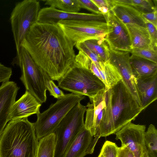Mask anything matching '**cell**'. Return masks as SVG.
Masks as SVG:
<instances>
[{"mask_svg":"<svg viewBox=\"0 0 157 157\" xmlns=\"http://www.w3.org/2000/svg\"><path fill=\"white\" fill-rule=\"evenodd\" d=\"M136 81L143 111L157 99V73Z\"/></svg>","mask_w":157,"mask_h":157,"instance_id":"18","label":"cell"},{"mask_svg":"<svg viewBox=\"0 0 157 157\" xmlns=\"http://www.w3.org/2000/svg\"><path fill=\"white\" fill-rule=\"evenodd\" d=\"M38 142L28 118L10 121L0 137V157H36Z\"/></svg>","mask_w":157,"mask_h":157,"instance_id":"3","label":"cell"},{"mask_svg":"<svg viewBox=\"0 0 157 157\" xmlns=\"http://www.w3.org/2000/svg\"><path fill=\"white\" fill-rule=\"evenodd\" d=\"M103 15L111 10L114 4L112 0H91Z\"/></svg>","mask_w":157,"mask_h":157,"instance_id":"32","label":"cell"},{"mask_svg":"<svg viewBox=\"0 0 157 157\" xmlns=\"http://www.w3.org/2000/svg\"><path fill=\"white\" fill-rule=\"evenodd\" d=\"M141 15L144 21L150 23L157 28V9L150 13H142Z\"/></svg>","mask_w":157,"mask_h":157,"instance_id":"36","label":"cell"},{"mask_svg":"<svg viewBox=\"0 0 157 157\" xmlns=\"http://www.w3.org/2000/svg\"><path fill=\"white\" fill-rule=\"evenodd\" d=\"M86 107L79 102L65 115L54 133L56 144L54 157H63L68 148L85 127Z\"/></svg>","mask_w":157,"mask_h":157,"instance_id":"7","label":"cell"},{"mask_svg":"<svg viewBox=\"0 0 157 157\" xmlns=\"http://www.w3.org/2000/svg\"><path fill=\"white\" fill-rule=\"evenodd\" d=\"M85 98L72 93L65 94L43 112L37 114L34 125L38 141L54 133L61 121L67 113L78 103Z\"/></svg>","mask_w":157,"mask_h":157,"instance_id":"5","label":"cell"},{"mask_svg":"<svg viewBox=\"0 0 157 157\" xmlns=\"http://www.w3.org/2000/svg\"><path fill=\"white\" fill-rule=\"evenodd\" d=\"M145 129V125L131 122L115 133V139L126 146L135 157H148L144 142Z\"/></svg>","mask_w":157,"mask_h":157,"instance_id":"11","label":"cell"},{"mask_svg":"<svg viewBox=\"0 0 157 157\" xmlns=\"http://www.w3.org/2000/svg\"><path fill=\"white\" fill-rule=\"evenodd\" d=\"M47 90H48L50 95L58 99L63 98L65 95L63 92L60 90L51 79L48 80L46 85Z\"/></svg>","mask_w":157,"mask_h":157,"instance_id":"33","label":"cell"},{"mask_svg":"<svg viewBox=\"0 0 157 157\" xmlns=\"http://www.w3.org/2000/svg\"><path fill=\"white\" fill-rule=\"evenodd\" d=\"M144 21L150 36L151 47L157 50V28L150 23L146 21Z\"/></svg>","mask_w":157,"mask_h":157,"instance_id":"30","label":"cell"},{"mask_svg":"<svg viewBox=\"0 0 157 157\" xmlns=\"http://www.w3.org/2000/svg\"><path fill=\"white\" fill-rule=\"evenodd\" d=\"M113 3L111 10L125 25L134 24L146 27L141 13L136 9L130 6Z\"/></svg>","mask_w":157,"mask_h":157,"instance_id":"19","label":"cell"},{"mask_svg":"<svg viewBox=\"0 0 157 157\" xmlns=\"http://www.w3.org/2000/svg\"><path fill=\"white\" fill-rule=\"evenodd\" d=\"M99 71L106 91L122 80V76L116 67L109 61L100 62L96 64Z\"/></svg>","mask_w":157,"mask_h":157,"instance_id":"22","label":"cell"},{"mask_svg":"<svg viewBox=\"0 0 157 157\" xmlns=\"http://www.w3.org/2000/svg\"><path fill=\"white\" fill-rule=\"evenodd\" d=\"M130 62L136 79L151 76L157 73V63L139 57L132 55Z\"/></svg>","mask_w":157,"mask_h":157,"instance_id":"21","label":"cell"},{"mask_svg":"<svg viewBox=\"0 0 157 157\" xmlns=\"http://www.w3.org/2000/svg\"><path fill=\"white\" fill-rule=\"evenodd\" d=\"M100 137L98 133L94 136H92L89 131L84 127L71 143L63 157H84L92 154Z\"/></svg>","mask_w":157,"mask_h":157,"instance_id":"14","label":"cell"},{"mask_svg":"<svg viewBox=\"0 0 157 157\" xmlns=\"http://www.w3.org/2000/svg\"><path fill=\"white\" fill-rule=\"evenodd\" d=\"M105 90H103L90 100L86 106V109L85 127L89 131L91 135L94 136L98 132L96 121L98 116L105 107Z\"/></svg>","mask_w":157,"mask_h":157,"instance_id":"17","label":"cell"},{"mask_svg":"<svg viewBox=\"0 0 157 157\" xmlns=\"http://www.w3.org/2000/svg\"><path fill=\"white\" fill-rule=\"evenodd\" d=\"M45 1V5L66 12L78 13L81 8L78 0H48Z\"/></svg>","mask_w":157,"mask_h":157,"instance_id":"27","label":"cell"},{"mask_svg":"<svg viewBox=\"0 0 157 157\" xmlns=\"http://www.w3.org/2000/svg\"><path fill=\"white\" fill-rule=\"evenodd\" d=\"M125 25L130 37L132 49L151 48L150 37L146 27L134 24Z\"/></svg>","mask_w":157,"mask_h":157,"instance_id":"20","label":"cell"},{"mask_svg":"<svg viewBox=\"0 0 157 157\" xmlns=\"http://www.w3.org/2000/svg\"><path fill=\"white\" fill-rule=\"evenodd\" d=\"M69 20H97L105 21V16L102 14L70 13L49 6L40 9L37 22L57 24L60 21Z\"/></svg>","mask_w":157,"mask_h":157,"instance_id":"13","label":"cell"},{"mask_svg":"<svg viewBox=\"0 0 157 157\" xmlns=\"http://www.w3.org/2000/svg\"><path fill=\"white\" fill-rule=\"evenodd\" d=\"M19 89L17 84L12 81L3 82L0 86V137L9 121L11 108Z\"/></svg>","mask_w":157,"mask_h":157,"instance_id":"15","label":"cell"},{"mask_svg":"<svg viewBox=\"0 0 157 157\" xmlns=\"http://www.w3.org/2000/svg\"><path fill=\"white\" fill-rule=\"evenodd\" d=\"M82 43L89 49L97 54L103 62L109 60V48L105 40L92 39Z\"/></svg>","mask_w":157,"mask_h":157,"instance_id":"24","label":"cell"},{"mask_svg":"<svg viewBox=\"0 0 157 157\" xmlns=\"http://www.w3.org/2000/svg\"><path fill=\"white\" fill-rule=\"evenodd\" d=\"M130 56L129 52L115 51L109 48L108 61L117 68L122 76L124 84L141 107L136 79L133 74L130 63Z\"/></svg>","mask_w":157,"mask_h":157,"instance_id":"12","label":"cell"},{"mask_svg":"<svg viewBox=\"0 0 157 157\" xmlns=\"http://www.w3.org/2000/svg\"><path fill=\"white\" fill-rule=\"evenodd\" d=\"M20 67V79L26 90L33 95L41 104L47 100L46 85L51 79L48 74L34 62L26 50L21 46L16 51L12 62Z\"/></svg>","mask_w":157,"mask_h":157,"instance_id":"4","label":"cell"},{"mask_svg":"<svg viewBox=\"0 0 157 157\" xmlns=\"http://www.w3.org/2000/svg\"><path fill=\"white\" fill-rule=\"evenodd\" d=\"M98 157H104L101 153L100 152Z\"/></svg>","mask_w":157,"mask_h":157,"instance_id":"38","label":"cell"},{"mask_svg":"<svg viewBox=\"0 0 157 157\" xmlns=\"http://www.w3.org/2000/svg\"><path fill=\"white\" fill-rule=\"evenodd\" d=\"M105 100L97 133L100 137L115 134L143 111L122 80L106 91Z\"/></svg>","mask_w":157,"mask_h":157,"instance_id":"2","label":"cell"},{"mask_svg":"<svg viewBox=\"0 0 157 157\" xmlns=\"http://www.w3.org/2000/svg\"><path fill=\"white\" fill-rule=\"evenodd\" d=\"M21 46L52 80L58 81L75 63V45L57 24L37 22Z\"/></svg>","mask_w":157,"mask_h":157,"instance_id":"1","label":"cell"},{"mask_svg":"<svg viewBox=\"0 0 157 157\" xmlns=\"http://www.w3.org/2000/svg\"><path fill=\"white\" fill-rule=\"evenodd\" d=\"M118 147L115 143L106 141L103 144L100 152L104 157H117Z\"/></svg>","mask_w":157,"mask_h":157,"instance_id":"29","label":"cell"},{"mask_svg":"<svg viewBox=\"0 0 157 157\" xmlns=\"http://www.w3.org/2000/svg\"><path fill=\"white\" fill-rule=\"evenodd\" d=\"M78 0L81 8L86 9L95 14H102L98 7L91 0Z\"/></svg>","mask_w":157,"mask_h":157,"instance_id":"34","label":"cell"},{"mask_svg":"<svg viewBox=\"0 0 157 157\" xmlns=\"http://www.w3.org/2000/svg\"><path fill=\"white\" fill-rule=\"evenodd\" d=\"M41 105L37 99L28 91L25 94L12 105L9 116V121L21 119L40 112Z\"/></svg>","mask_w":157,"mask_h":157,"instance_id":"16","label":"cell"},{"mask_svg":"<svg viewBox=\"0 0 157 157\" xmlns=\"http://www.w3.org/2000/svg\"><path fill=\"white\" fill-rule=\"evenodd\" d=\"M144 142L148 157H157V130L153 124L145 131Z\"/></svg>","mask_w":157,"mask_h":157,"instance_id":"26","label":"cell"},{"mask_svg":"<svg viewBox=\"0 0 157 157\" xmlns=\"http://www.w3.org/2000/svg\"><path fill=\"white\" fill-rule=\"evenodd\" d=\"M114 3L131 6L141 14L154 11L157 9V2L151 0H113Z\"/></svg>","mask_w":157,"mask_h":157,"instance_id":"25","label":"cell"},{"mask_svg":"<svg viewBox=\"0 0 157 157\" xmlns=\"http://www.w3.org/2000/svg\"><path fill=\"white\" fill-rule=\"evenodd\" d=\"M104 15L108 27L105 40L109 48L130 52L132 50L131 42L126 25L111 10Z\"/></svg>","mask_w":157,"mask_h":157,"instance_id":"10","label":"cell"},{"mask_svg":"<svg viewBox=\"0 0 157 157\" xmlns=\"http://www.w3.org/2000/svg\"><path fill=\"white\" fill-rule=\"evenodd\" d=\"M130 53L138 56L157 63V51L151 48L132 49Z\"/></svg>","mask_w":157,"mask_h":157,"instance_id":"28","label":"cell"},{"mask_svg":"<svg viewBox=\"0 0 157 157\" xmlns=\"http://www.w3.org/2000/svg\"><path fill=\"white\" fill-rule=\"evenodd\" d=\"M117 157H135L132 151L125 145L118 147Z\"/></svg>","mask_w":157,"mask_h":157,"instance_id":"37","label":"cell"},{"mask_svg":"<svg viewBox=\"0 0 157 157\" xmlns=\"http://www.w3.org/2000/svg\"><path fill=\"white\" fill-rule=\"evenodd\" d=\"M57 24L75 46L90 40H105L108 31L106 21L100 20H61Z\"/></svg>","mask_w":157,"mask_h":157,"instance_id":"9","label":"cell"},{"mask_svg":"<svg viewBox=\"0 0 157 157\" xmlns=\"http://www.w3.org/2000/svg\"><path fill=\"white\" fill-rule=\"evenodd\" d=\"M12 73L11 68L0 63V83L9 81Z\"/></svg>","mask_w":157,"mask_h":157,"instance_id":"35","label":"cell"},{"mask_svg":"<svg viewBox=\"0 0 157 157\" xmlns=\"http://www.w3.org/2000/svg\"><path fill=\"white\" fill-rule=\"evenodd\" d=\"M57 81L60 88L73 94L87 96L90 100L105 90L103 82L90 70L75 63Z\"/></svg>","mask_w":157,"mask_h":157,"instance_id":"6","label":"cell"},{"mask_svg":"<svg viewBox=\"0 0 157 157\" xmlns=\"http://www.w3.org/2000/svg\"><path fill=\"white\" fill-rule=\"evenodd\" d=\"M40 10V2L36 0H24L16 3L10 20L16 51L31 26L37 22Z\"/></svg>","mask_w":157,"mask_h":157,"instance_id":"8","label":"cell"},{"mask_svg":"<svg viewBox=\"0 0 157 157\" xmlns=\"http://www.w3.org/2000/svg\"><path fill=\"white\" fill-rule=\"evenodd\" d=\"M56 144L54 133L38 141L36 157H54Z\"/></svg>","mask_w":157,"mask_h":157,"instance_id":"23","label":"cell"},{"mask_svg":"<svg viewBox=\"0 0 157 157\" xmlns=\"http://www.w3.org/2000/svg\"><path fill=\"white\" fill-rule=\"evenodd\" d=\"M78 50L81 51L86 55L95 64L100 62H103L100 57L96 54L87 48L83 43H79L75 45Z\"/></svg>","mask_w":157,"mask_h":157,"instance_id":"31","label":"cell"}]
</instances>
